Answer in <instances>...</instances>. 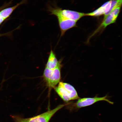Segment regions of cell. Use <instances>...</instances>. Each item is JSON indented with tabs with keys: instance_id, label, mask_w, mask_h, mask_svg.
Wrapping results in <instances>:
<instances>
[{
	"instance_id": "obj_1",
	"label": "cell",
	"mask_w": 122,
	"mask_h": 122,
	"mask_svg": "<svg viewBox=\"0 0 122 122\" xmlns=\"http://www.w3.org/2000/svg\"><path fill=\"white\" fill-rule=\"evenodd\" d=\"M54 88L58 95L65 102H68L80 98L75 88L69 84L60 82Z\"/></svg>"
},
{
	"instance_id": "obj_2",
	"label": "cell",
	"mask_w": 122,
	"mask_h": 122,
	"mask_svg": "<svg viewBox=\"0 0 122 122\" xmlns=\"http://www.w3.org/2000/svg\"><path fill=\"white\" fill-rule=\"evenodd\" d=\"M61 62L56 67L50 69L45 67L43 77L46 84L50 88H54L60 82L61 79Z\"/></svg>"
},
{
	"instance_id": "obj_3",
	"label": "cell",
	"mask_w": 122,
	"mask_h": 122,
	"mask_svg": "<svg viewBox=\"0 0 122 122\" xmlns=\"http://www.w3.org/2000/svg\"><path fill=\"white\" fill-rule=\"evenodd\" d=\"M48 11L50 12V15H54L56 17H62L77 22L85 16L86 14L74 10L62 9L56 5L52 6L50 5L48 6Z\"/></svg>"
},
{
	"instance_id": "obj_4",
	"label": "cell",
	"mask_w": 122,
	"mask_h": 122,
	"mask_svg": "<svg viewBox=\"0 0 122 122\" xmlns=\"http://www.w3.org/2000/svg\"><path fill=\"white\" fill-rule=\"evenodd\" d=\"M122 0H110L90 13L85 14V16L98 17L104 15L106 17L116 8L122 5Z\"/></svg>"
},
{
	"instance_id": "obj_5",
	"label": "cell",
	"mask_w": 122,
	"mask_h": 122,
	"mask_svg": "<svg viewBox=\"0 0 122 122\" xmlns=\"http://www.w3.org/2000/svg\"><path fill=\"white\" fill-rule=\"evenodd\" d=\"M122 6L114 9L105 17L97 29L88 38L87 43H88L91 38L97 33L102 32L106 27L111 24L115 23L117 21L121 10Z\"/></svg>"
},
{
	"instance_id": "obj_6",
	"label": "cell",
	"mask_w": 122,
	"mask_h": 122,
	"mask_svg": "<svg viewBox=\"0 0 122 122\" xmlns=\"http://www.w3.org/2000/svg\"><path fill=\"white\" fill-rule=\"evenodd\" d=\"M71 103L60 105L54 109L31 118L20 119L18 122H48L53 115L61 108Z\"/></svg>"
},
{
	"instance_id": "obj_7",
	"label": "cell",
	"mask_w": 122,
	"mask_h": 122,
	"mask_svg": "<svg viewBox=\"0 0 122 122\" xmlns=\"http://www.w3.org/2000/svg\"><path fill=\"white\" fill-rule=\"evenodd\" d=\"M106 95L103 97H84L78 99L77 101L74 104L76 108L80 109L94 104L100 101H105L111 104H113V102L111 101L107 98Z\"/></svg>"
},
{
	"instance_id": "obj_8",
	"label": "cell",
	"mask_w": 122,
	"mask_h": 122,
	"mask_svg": "<svg viewBox=\"0 0 122 122\" xmlns=\"http://www.w3.org/2000/svg\"><path fill=\"white\" fill-rule=\"evenodd\" d=\"M57 17L60 29L61 36H64L68 30L77 27V21L60 16Z\"/></svg>"
},
{
	"instance_id": "obj_9",
	"label": "cell",
	"mask_w": 122,
	"mask_h": 122,
	"mask_svg": "<svg viewBox=\"0 0 122 122\" xmlns=\"http://www.w3.org/2000/svg\"><path fill=\"white\" fill-rule=\"evenodd\" d=\"M27 0H22L20 2L13 7L3 9L0 11V16L5 19H7L10 16L15 9L22 5L25 4L27 2Z\"/></svg>"
},
{
	"instance_id": "obj_10",
	"label": "cell",
	"mask_w": 122,
	"mask_h": 122,
	"mask_svg": "<svg viewBox=\"0 0 122 122\" xmlns=\"http://www.w3.org/2000/svg\"><path fill=\"white\" fill-rule=\"evenodd\" d=\"M61 62V61L58 60L54 52L51 50L50 51L45 67L50 69H53L57 67Z\"/></svg>"
},
{
	"instance_id": "obj_11",
	"label": "cell",
	"mask_w": 122,
	"mask_h": 122,
	"mask_svg": "<svg viewBox=\"0 0 122 122\" xmlns=\"http://www.w3.org/2000/svg\"><path fill=\"white\" fill-rule=\"evenodd\" d=\"M11 2H12V1L11 2H10V3H9L8 4H5L4 5L2 6V7H0V11L1 10H2L3 9H4V8H5L6 7L10 5L11 4Z\"/></svg>"
},
{
	"instance_id": "obj_12",
	"label": "cell",
	"mask_w": 122,
	"mask_h": 122,
	"mask_svg": "<svg viewBox=\"0 0 122 122\" xmlns=\"http://www.w3.org/2000/svg\"><path fill=\"white\" fill-rule=\"evenodd\" d=\"M12 32H9L8 33H3V34L0 33V37L3 36H8V35L11 34Z\"/></svg>"
},
{
	"instance_id": "obj_13",
	"label": "cell",
	"mask_w": 122,
	"mask_h": 122,
	"mask_svg": "<svg viewBox=\"0 0 122 122\" xmlns=\"http://www.w3.org/2000/svg\"><path fill=\"white\" fill-rule=\"evenodd\" d=\"M5 20L3 18L0 16V25Z\"/></svg>"
}]
</instances>
